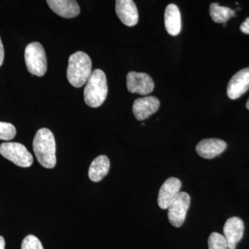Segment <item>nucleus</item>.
<instances>
[{
    "instance_id": "nucleus-1",
    "label": "nucleus",
    "mask_w": 249,
    "mask_h": 249,
    "mask_svg": "<svg viewBox=\"0 0 249 249\" xmlns=\"http://www.w3.org/2000/svg\"><path fill=\"white\" fill-rule=\"evenodd\" d=\"M33 148L37 160L46 168H53L56 165V146L53 134L47 128L39 129L33 142Z\"/></svg>"
},
{
    "instance_id": "nucleus-2",
    "label": "nucleus",
    "mask_w": 249,
    "mask_h": 249,
    "mask_svg": "<svg viewBox=\"0 0 249 249\" xmlns=\"http://www.w3.org/2000/svg\"><path fill=\"white\" fill-rule=\"evenodd\" d=\"M92 73V64L89 55L77 52L69 58L67 79L74 88H80L87 83Z\"/></svg>"
},
{
    "instance_id": "nucleus-3",
    "label": "nucleus",
    "mask_w": 249,
    "mask_h": 249,
    "mask_svg": "<svg viewBox=\"0 0 249 249\" xmlns=\"http://www.w3.org/2000/svg\"><path fill=\"white\" fill-rule=\"evenodd\" d=\"M107 91L106 73L98 69L93 70L85 88V103L91 107H100L106 101Z\"/></svg>"
},
{
    "instance_id": "nucleus-4",
    "label": "nucleus",
    "mask_w": 249,
    "mask_h": 249,
    "mask_svg": "<svg viewBox=\"0 0 249 249\" xmlns=\"http://www.w3.org/2000/svg\"><path fill=\"white\" fill-rule=\"evenodd\" d=\"M26 66L31 74L41 77L47 70V60L44 47L39 42L29 44L24 53Z\"/></svg>"
},
{
    "instance_id": "nucleus-5",
    "label": "nucleus",
    "mask_w": 249,
    "mask_h": 249,
    "mask_svg": "<svg viewBox=\"0 0 249 249\" xmlns=\"http://www.w3.org/2000/svg\"><path fill=\"white\" fill-rule=\"evenodd\" d=\"M0 154L14 164L28 168L34 162L33 156L22 144L16 142H4L0 145Z\"/></svg>"
},
{
    "instance_id": "nucleus-6",
    "label": "nucleus",
    "mask_w": 249,
    "mask_h": 249,
    "mask_svg": "<svg viewBox=\"0 0 249 249\" xmlns=\"http://www.w3.org/2000/svg\"><path fill=\"white\" fill-rule=\"evenodd\" d=\"M191 204V197L188 193L180 192L175 200L168 208V217L170 224L180 227L186 219L187 212Z\"/></svg>"
},
{
    "instance_id": "nucleus-7",
    "label": "nucleus",
    "mask_w": 249,
    "mask_h": 249,
    "mask_svg": "<svg viewBox=\"0 0 249 249\" xmlns=\"http://www.w3.org/2000/svg\"><path fill=\"white\" fill-rule=\"evenodd\" d=\"M127 88L130 93L145 96L152 92L155 83L147 73L130 71L127 75Z\"/></svg>"
},
{
    "instance_id": "nucleus-8",
    "label": "nucleus",
    "mask_w": 249,
    "mask_h": 249,
    "mask_svg": "<svg viewBox=\"0 0 249 249\" xmlns=\"http://www.w3.org/2000/svg\"><path fill=\"white\" fill-rule=\"evenodd\" d=\"M181 188V181L178 178H170L163 183L158 196V204L160 209H168L180 193Z\"/></svg>"
},
{
    "instance_id": "nucleus-9",
    "label": "nucleus",
    "mask_w": 249,
    "mask_h": 249,
    "mask_svg": "<svg viewBox=\"0 0 249 249\" xmlns=\"http://www.w3.org/2000/svg\"><path fill=\"white\" fill-rule=\"evenodd\" d=\"M249 89V67L237 72L229 81L227 95L229 98L235 100Z\"/></svg>"
},
{
    "instance_id": "nucleus-10",
    "label": "nucleus",
    "mask_w": 249,
    "mask_h": 249,
    "mask_svg": "<svg viewBox=\"0 0 249 249\" xmlns=\"http://www.w3.org/2000/svg\"><path fill=\"white\" fill-rule=\"evenodd\" d=\"M245 224L240 217L229 218L224 224V236L227 240L229 249H235L236 246L244 235Z\"/></svg>"
},
{
    "instance_id": "nucleus-11",
    "label": "nucleus",
    "mask_w": 249,
    "mask_h": 249,
    "mask_svg": "<svg viewBox=\"0 0 249 249\" xmlns=\"http://www.w3.org/2000/svg\"><path fill=\"white\" fill-rule=\"evenodd\" d=\"M160 106V101L155 96L139 98L134 101L132 111L137 120L143 121L157 112Z\"/></svg>"
},
{
    "instance_id": "nucleus-12",
    "label": "nucleus",
    "mask_w": 249,
    "mask_h": 249,
    "mask_svg": "<svg viewBox=\"0 0 249 249\" xmlns=\"http://www.w3.org/2000/svg\"><path fill=\"white\" fill-rule=\"evenodd\" d=\"M116 13L121 22L127 27H134L139 22L138 10L132 0H117Z\"/></svg>"
},
{
    "instance_id": "nucleus-13",
    "label": "nucleus",
    "mask_w": 249,
    "mask_h": 249,
    "mask_svg": "<svg viewBox=\"0 0 249 249\" xmlns=\"http://www.w3.org/2000/svg\"><path fill=\"white\" fill-rule=\"evenodd\" d=\"M227 148V143L218 139H206L198 142L196 151L204 159L211 160L222 154Z\"/></svg>"
},
{
    "instance_id": "nucleus-14",
    "label": "nucleus",
    "mask_w": 249,
    "mask_h": 249,
    "mask_svg": "<svg viewBox=\"0 0 249 249\" xmlns=\"http://www.w3.org/2000/svg\"><path fill=\"white\" fill-rule=\"evenodd\" d=\"M50 9L60 17L73 18L80 14V7L74 0H48Z\"/></svg>"
},
{
    "instance_id": "nucleus-15",
    "label": "nucleus",
    "mask_w": 249,
    "mask_h": 249,
    "mask_svg": "<svg viewBox=\"0 0 249 249\" xmlns=\"http://www.w3.org/2000/svg\"><path fill=\"white\" fill-rule=\"evenodd\" d=\"M165 27L170 36H176L181 29V18L177 5L170 4L165 10Z\"/></svg>"
},
{
    "instance_id": "nucleus-16",
    "label": "nucleus",
    "mask_w": 249,
    "mask_h": 249,
    "mask_svg": "<svg viewBox=\"0 0 249 249\" xmlns=\"http://www.w3.org/2000/svg\"><path fill=\"white\" fill-rule=\"evenodd\" d=\"M110 163L107 156L101 155L91 162L89 169V178L93 182L101 181L109 173Z\"/></svg>"
},
{
    "instance_id": "nucleus-17",
    "label": "nucleus",
    "mask_w": 249,
    "mask_h": 249,
    "mask_svg": "<svg viewBox=\"0 0 249 249\" xmlns=\"http://www.w3.org/2000/svg\"><path fill=\"white\" fill-rule=\"evenodd\" d=\"M210 15L214 22L225 23L235 16V11L230 8L219 6L217 3H212L210 6Z\"/></svg>"
},
{
    "instance_id": "nucleus-18",
    "label": "nucleus",
    "mask_w": 249,
    "mask_h": 249,
    "mask_svg": "<svg viewBox=\"0 0 249 249\" xmlns=\"http://www.w3.org/2000/svg\"><path fill=\"white\" fill-rule=\"evenodd\" d=\"M209 249H229L227 240L224 235L213 232L211 234L209 238Z\"/></svg>"
},
{
    "instance_id": "nucleus-19",
    "label": "nucleus",
    "mask_w": 249,
    "mask_h": 249,
    "mask_svg": "<svg viewBox=\"0 0 249 249\" xmlns=\"http://www.w3.org/2000/svg\"><path fill=\"white\" fill-rule=\"evenodd\" d=\"M16 129L14 124L9 123L0 122V140H12L16 137Z\"/></svg>"
},
{
    "instance_id": "nucleus-20",
    "label": "nucleus",
    "mask_w": 249,
    "mask_h": 249,
    "mask_svg": "<svg viewBox=\"0 0 249 249\" xmlns=\"http://www.w3.org/2000/svg\"><path fill=\"white\" fill-rule=\"evenodd\" d=\"M21 249H44V248L37 237L33 235H29L23 240Z\"/></svg>"
},
{
    "instance_id": "nucleus-21",
    "label": "nucleus",
    "mask_w": 249,
    "mask_h": 249,
    "mask_svg": "<svg viewBox=\"0 0 249 249\" xmlns=\"http://www.w3.org/2000/svg\"><path fill=\"white\" fill-rule=\"evenodd\" d=\"M240 30L244 34H249V18H247L245 22L241 24Z\"/></svg>"
},
{
    "instance_id": "nucleus-22",
    "label": "nucleus",
    "mask_w": 249,
    "mask_h": 249,
    "mask_svg": "<svg viewBox=\"0 0 249 249\" xmlns=\"http://www.w3.org/2000/svg\"><path fill=\"white\" fill-rule=\"evenodd\" d=\"M4 58V49L3 46L2 42H1V37H0V67L2 65Z\"/></svg>"
},
{
    "instance_id": "nucleus-23",
    "label": "nucleus",
    "mask_w": 249,
    "mask_h": 249,
    "mask_svg": "<svg viewBox=\"0 0 249 249\" xmlns=\"http://www.w3.org/2000/svg\"><path fill=\"white\" fill-rule=\"evenodd\" d=\"M0 249H5L4 239L1 236H0Z\"/></svg>"
},
{
    "instance_id": "nucleus-24",
    "label": "nucleus",
    "mask_w": 249,
    "mask_h": 249,
    "mask_svg": "<svg viewBox=\"0 0 249 249\" xmlns=\"http://www.w3.org/2000/svg\"><path fill=\"white\" fill-rule=\"evenodd\" d=\"M246 106H247V109H248L249 110V99L248 100V101H247V104H246Z\"/></svg>"
}]
</instances>
